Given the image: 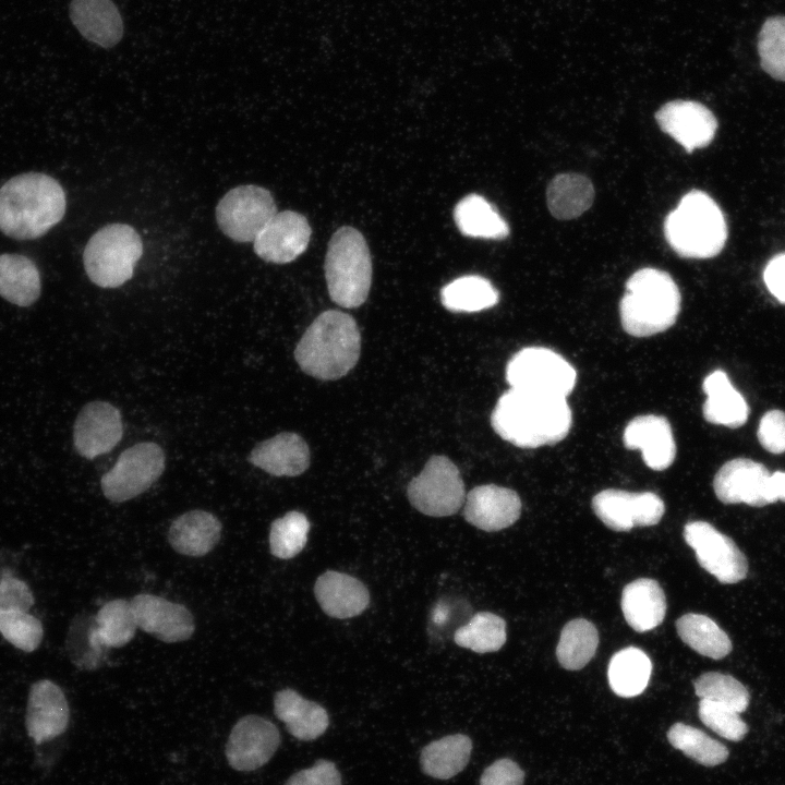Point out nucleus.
Wrapping results in <instances>:
<instances>
[{
    "label": "nucleus",
    "instance_id": "13",
    "mask_svg": "<svg viewBox=\"0 0 785 785\" xmlns=\"http://www.w3.org/2000/svg\"><path fill=\"white\" fill-rule=\"evenodd\" d=\"M596 517L614 531L656 524L663 517V500L652 492L631 493L608 488L592 498Z\"/></svg>",
    "mask_w": 785,
    "mask_h": 785
},
{
    "label": "nucleus",
    "instance_id": "36",
    "mask_svg": "<svg viewBox=\"0 0 785 785\" xmlns=\"http://www.w3.org/2000/svg\"><path fill=\"white\" fill-rule=\"evenodd\" d=\"M680 639L701 655L720 660L732 651V641L710 617L689 613L676 621Z\"/></svg>",
    "mask_w": 785,
    "mask_h": 785
},
{
    "label": "nucleus",
    "instance_id": "28",
    "mask_svg": "<svg viewBox=\"0 0 785 785\" xmlns=\"http://www.w3.org/2000/svg\"><path fill=\"white\" fill-rule=\"evenodd\" d=\"M702 389L706 395L702 408L705 421L733 428L746 423L749 407L724 371L710 373L703 381Z\"/></svg>",
    "mask_w": 785,
    "mask_h": 785
},
{
    "label": "nucleus",
    "instance_id": "39",
    "mask_svg": "<svg viewBox=\"0 0 785 785\" xmlns=\"http://www.w3.org/2000/svg\"><path fill=\"white\" fill-rule=\"evenodd\" d=\"M506 638L505 620L490 612L476 613L454 633L457 645L476 653L498 651Z\"/></svg>",
    "mask_w": 785,
    "mask_h": 785
},
{
    "label": "nucleus",
    "instance_id": "35",
    "mask_svg": "<svg viewBox=\"0 0 785 785\" xmlns=\"http://www.w3.org/2000/svg\"><path fill=\"white\" fill-rule=\"evenodd\" d=\"M651 672L652 663L642 650L625 648L616 652L609 661L608 683L617 696L636 697L648 686Z\"/></svg>",
    "mask_w": 785,
    "mask_h": 785
},
{
    "label": "nucleus",
    "instance_id": "20",
    "mask_svg": "<svg viewBox=\"0 0 785 785\" xmlns=\"http://www.w3.org/2000/svg\"><path fill=\"white\" fill-rule=\"evenodd\" d=\"M463 504L464 519L487 532L510 527L521 514L519 495L495 484L475 486L466 495Z\"/></svg>",
    "mask_w": 785,
    "mask_h": 785
},
{
    "label": "nucleus",
    "instance_id": "3",
    "mask_svg": "<svg viewBox=\"0 0 785 785\" xmlns=\"http://www.w3.org/2000/svg\"><path fill=\"white\" fill-rule=\"evenodd\" d=\"M361 335L355 319L343 312L329 310L307 327L294 350L301 370L322 381L347 375L357 364Z\"/></svg>",
    "mask_w": 785,
    "mask_h": 785
},
{
    "label": "nucleus",
    "instance_id": "34",
    "mask_svg": "<svg viewBox=\"0 0 785 785\" xmlns=\"http://www.w3.org/2000/svg\"><path fill=\"white\" fill-rule=\"evenodd\" d=\"M472 750L471 739L463 734L448 735L425 746L420 763L423 772L438 780H448L468 764Z\"/></svg>",
    "mask_w": 785,
    "mask_h": 785
},
{
    "label": "nucleus",
    "instance_id": "42",
    "mask_svg": "<svg viewBox=\"0 0 785 785\" xmlns=\"http://www.w3.org/2000/svg\"><path fill=\"white\" fill-rule=\"evenodd\" d=\"M693 686L699 698L726 705L738 713L744 712L749 704L748 690L730 675L704 673L695 680Z\"/></svg>",
    "mask_w": 785,
    "mask_h": 785
},
{
    "label": "nucleus",
    "instance_id": "46",
    "mask_svg": "<svg viewBox=\"0 0 785 785\" xmlns=\"http://www.w3.org/2000/svg\"><path fill=\"white\" fill-rule=\"evenodd\" d=\"M758 439L762 447L772 454L785 451V413L770 410L761 418Z\"/></svg>",
    "mask_w": 785,
    "mask_h": 785
},
{
    "label": "nucleus",
    "instance_id": "21",
    "mask_svg": "<svg viewBox=\"0 0 785 785\" xmlns=\"http://www.w3.org/2000/svg\"><path fill=\"white\" fill-rule=\"evenodd\" d=\"M69 705L61 688L43 679L29 690L26 706V729L37 744L61 735L69 723Z\"/></svg>",
    "mask_w": 785,
    "mask_h": 785
},
{
    "label": "nucleus",
    "instance_id": "14",
    "mask_svg": "<svg viewBox=\"0 0 785 785\" xmlns=\"http://www.w3.org/2000/svg\"><path fill=\"white\" fill-rule=\"evenodd\" d=\"M280 734L274 723L258 715H246L232 727L226 757L231 768L253 771L266 764L280 745Z\"/></svg>",
    "mask_w": 785,
    "mask_h": 785
},
{
    "label": "nucleus",
    "instance_id": "6",
    "mask_svg": "<svg viewBox=\"0 0 785 785\" xmlns=\"http://www.w3.org/2000/svg\"><path fill=\"white\" fill-rule=\"evenodd\" d=\"M325 277L330 299L347 309L360 306L367 299L372 283V258L367 244L357 229L342 227L331 237Z\"/></svg>",
    "mask_w": 785,
    "mask_h": 785
},
{
    "label": "nucleus",
    "instance_id": "25",
    "mask_svg": "<svg viewBox=\"0 0 785 785\" xmlns=\"http://www.w3.org/2000/svg\"><path fill=\"white\" fill-rule=\"evenodd\" d=\"M70 17L84 38L102 48L116 46L123 37V20L112 0H72Z\"/></svg>",
    "mask_w": 785,
    "mask_h": 785
},
{
    "label": "nucleus",
    "instance_id": "22",
    "mask_svg": "<svg viewBox=\"0 0 785 785\" xmlns=\"http://www.w3.org/2000/svg\"><path fill=\"white\" fill-rule=\"evenodd\" d=\"M623 442L628 449H640L644 463L663 471L676 457V444L669 422L655 414L639 415L625 427Z\"/></svg>",
    "mask_w": 785,
    "mask_h": 785
},
{
    "label": "nucleus",
    "instance_id": "23",
    "mask_svg": "<svg viewBox=\"0 0 785 785\" xmlns=\"http://www.w3.org/2000/svg\"><path fill=\"white\" fill-rule=\"evenodd\" d=\"M314 595L322 611L338 619L360 615L370 603V593L360 580L334 570H327L317 578Z\"/></svg>",
    "mask_w": 785,
    "mask_h": 785
},
{
    "label": "nucleus",
    "instance_id": "2",
    "mask_svg": "<svg viewBox=\"0 0 785 785\" xmlns=\"http://www.w3.org/2000/svg\"><path fill=\"white\" fill-rule=\"evenodd\" d=\"M65 193L52 177L28 172L0 188V230L16 240L37 239L61 221Z\"/></svg>",
    "mask_w": 785,
    "mask_h": 785
},
{
    "label": "nucleus",
    "instance_id": "10",
    "mask_svg": "<svg viewBox=\"0 0 785 785\" xmlns=\"http://www.w3.org/2000/svg\"><path fill=\"white\" fill-rule=\"evenodd\" d=\"M165 470V454L159 445L144 442L122 451L114 466L102 475L104 495L122 503L148 490Z\"/></svg>",
    "mask_w": 785,
    "mask_h": 785
},
{
    "label": "nucleus",
    "instance_id": "45",
    "mask_svg": "<svg viewBox=\"0 0 785 785\" xmlns=\"http://www.w3.org/2000/svg\"><path fill=\"white\" fill-rule=\"evenodd\" d=\"M698 714L706 727L727 740L739 741L748 732L739 713L726 705L701 699Z\"/></svg>",
    "mask_w": 785,
    "mask_h": 785
},
{
    "label": "nucleus",
    "instance_id": "37",
    "mask_svg": "<svg viewBox=\"0 0 785 785\" xmlns=\"http://www.w3.org/2000/svg\"><path fill=\"white\" fill-rule=\"evenodd\" d=\"M499 300L495 287L478 275L462 276L440 291L442 304L451 312H479L494 306Z\"/></svg>",
    "mask_w": 785,
    "mask_h": 785
},
{
    "label": "nucleus",
    "instance_id": "51",
    "mask_svg": "<svg viewBox=\"0 0 785 785\" xmlns=\"http://www.w3.org/2000/svg\"><path fill=\"white\" fill-rule=\"evenodd\" d=\"M770 483L776 500L785 502V472L776 471L771 474Z\"/></svg>",
    "mask_w": 785,
    "mask_h": 785
},
{
    "label": "nucleus",
    "instance_id": "30",
    "mask_svg": "<svg viewBox=\"0 0 785 785\" xmlns=\"http://www.w3.org/2000/svg\"><path fill=\"white\" fill-rule=\"evenodd\" d=\"M40 274L32 259L21 254H0V297L29 306L39 298Z\"/></svg>",
    "mask_w": 785,
    "mask_h": 785
},
{
    "label": "nucleus",
    "instance_id": "47",
    "mask_svg": "<svg viewBox=\"0 0 785 785\" xmlns=\"http://www.w3.org/2000/svg\"><path fill=\"white\" fill-rule=\"evenodd\" d=\"M34 604V595L26 582L4 575L0 578V611H28Z\"/></svg>",
    "mask_w": 785,
    "mask_h": 785
},
{
    "label": "nucleus",
    "instance_id": "7",
    "mask_svg": "<svg viewBox=\"0 0 785 785\" xmlns=\"http://www.w3.org/2000/svg\"><path fill=\"white\" fill-rule=\"evenodd\" d=\"M142 253V240L134 228L107 225L88 240L83 254L84 268L95 285L117 288L132 277Z\"/></svg>",
    "mask_w": 785,
    "mask_h": 785
},
{
    "label": "nucleus",
    "instance_id": "15",
    "mask_svg": "<svg viewBox=\"0 0 785 785\" xmlns=\"http://www.w3.org/2000/svg\"><path fill=\"white\" fill-rule=\"evenodd\" d=\"M768 469L760 462L736 458L724 463L713 480L716 497L724 504L762 507L776 502Z\"/></svg>",
    "mask_w": 785,
    "mask_h": 785
},
{
    "label": "nucleus",
    "instance_id": "27",
    "mask_svg": "<svg viewBox=\"0 0 785 785\" xmlns=\"http://www.w3.org/2000/svg\"><path fill=\"white\" fill-rule=\"evenodd\" d=\"M620 606L627 624L633 630L644 632L664 620L666 599L657 581L640 578L624 588Z\"/></svg>",
    "mask_w": 785,
    "mask_h": 785
},
{
    "label": "nucleus",
    "instance_id": "29",
    "mask_svg": "<svg viewBox=\"0 0 785 785\" xmlns=\"http://www.w3.org/2000/svg\"><path fill=\"white\" fill-rule=\"evenodd\" d=\"M274 711L289 733L300 740L319 737L329 724L327 711L322 705L289 688L276 692Z\"/></svg>",
    "mask_w": 785,
    "mask_h": 785
},
{
    "label": "nucleus",
    "instance_id": "40",
    "mask_svg": "<svg viewBox=\"0 0 785 785\" xmlns=\"http://www.w3.org/2000/svg\"><path fill=\"white\" fill-rule=\"evenodd\" d=\"M669 744L696 762L714 766L726 761V746L704 732L684 723L674 724L667 732Z\"/></svg>",
    "mask_w": 785,
    "mask_h": 785
},
{
    "label": "nucleus",
    "instance_id": "32",
    "mask_svg": "<svg viewBox=\"0 0 785 785\" xmlns=\"http://www.w3.org/2000/svg\"><path fill=\"white\" fill-rule=\"evenodd\" d=\"M594 200L591 180L580 173H560L547 185L546 202L551 214L560 220L579 217Z\"/></svg>",
    "mask_w": 785,
    "mask_h": 785
},
{
    "label": "nucleus",
    "instance_id": "17",
    "mask_svg": "<svg viewBox=\"0 0 785 785\" xmlns=\"http://www.w3.org/2000/svg\"><path fill=\"white\" fill-rule=\"evenodd\" d=\"M137 628L167 643L190 639L195 625L193 615L182 604L142 593L131 601Z\"/></svg>",
    "mask_w": 785,
    "mask_h": 785
},
{
    "label": "nucleus",
    "instance_id": "26",
    "mask_svg": "<svg viewBox=\"0 0 785 785\" xmlns=\"http://www.w3.org/2000/svg\"><path fill=\"white\" fill-rule=\"evenodd\" d=\"M221 522L205 510H191L179 516L170 526L168 540L179 554L201 557L208 554L218 543Z\"/></svg>",
    "mask_w": 785,
    "mask_h": 785
},
{
    "label": "nucleus",
    "instance_id": "41",
    "mask_svg": "<svg viewBox=\"0 0 785 785\" xmlns=\"http://www.w3.org/2000/svg\"><path fill=\"white\" fill-rule=\"evenodd\" d=\"M310 527L306 516L300 511H289L274 520L269 529L270 553L281 559L297 556L306 544Z\"/></svg>",
    "mask_w": 785,
    "mask_h": 785
},
{
    "label": "nucleus",
    "instance_id": "19",
    "mask_svg": "<svg viewBox=\"0 0 785 785\" xmlns=\"http://www.w3.org/2000/svg\"><path fill=\"white\" fill-rule=\"evenodd\" d=\"M120 411L106 401L86 403L73 426V443L84 458L93 459L109 452L122 438Z\"/></svg>",
    "mask_w": 785,
    "mask_h": 785
},
{
    "label": "nucleus",
    "instance_id": "8",
    "mask_svg": "<svg viewBox=\"0 0 785 785\" xmlns=\"http://www.w3.org/2000/svg\"><path fill=\"white\" fill-rule=\"evenodd\" d=\"M506 379L510 388L566 398L575 388L577 372L557 352L527 347L509 360Z\"/></svg>",
    "mask_w": 785,
    "mask_h": 785
},
{
    "label": "nucleus",
    "instance_id": "9",
    "mask_svg": "<svg viewBox=\"0 0 785 785\" xmlns=\"http://www.w3.org/2000/svg\"><path fill=\"white\" fill-rule=\"evenodd\" d=\"M408 499L431 517L456 514L464 503V484L457 466L445 456H432L407 488Z\"/></svg>",
    "mask_w": 785,
    "mask_h": 785
},
{
    "label": "nucleus",
    "instance_id": "4",
    "mask_svg": "<svg viewBox=\"0 0 785 785\" xmlns=\"http://www.w3.org/2000/svg\"><path fill=\"white\" fill-rule=\"evenodd\" d=\"M680 292L666 271L641 268L626 282L619 311L624 330L649 337L672 327L680 311Z\"/></svg>",
    "mask_w": 785,
    "mask_h": 785
},
{
    "label": "nucleus",
    "instance_id": "50",
    "mask_svg": "<svg viewBox=\"0 0 785 785\" xmlns=\"http://www.w3.org/2000/svg\"><path fill=\"white\" fill-rule=\"evenodd\" d=\"M763 279L769 291L785 303V253L774 256L765 266Z\"/></svg>",
    "mask_w": 785,
    "mask_h": 785
},
{
    "label": "nucleus",
    "instance_id": "43",
    "mask_svg": "<svg viewBox=\"0 0 785 785\" xmlns=\"http://www.w3.org/2000/svg\"><path fill=\"white\" fill-rule=\"evenodd\" d=\"M758 53L764 72L785 81V16H771L763 23L758 36Z\"/></svg>",
    "mask_w": 785,
    "mask_h": 785
},
{
    "label": "nucleus",
    "instance_id": "5",
    "mask_svg": "<svg viewBox=\"0 0 785 785\" xmlns=\"http://www.w3.org/2000/svg\"><path fill=\"white\" fill-rule=\"evenodd\" d=\"M669 246L685 258H711L725 246L727 225L723 212L706 193L685 194L664 221Z\"/></svg>",
    "mask_w": 785,
    "mask_h": 785
},
{
    "label": "nucleus",
    "instance_id": "48",
    "mask_svg": "<svg viewBox=\"0 0 785 785\" xmlns=\"http://www.w3.org/2000/svg\"><path fill=\"white\" fill-rule=\"evenodd\" d=\"M285 785H341V776L333 762L318 760L313 766L294 773Z\"/></svg>",
    "mask_w": 785,
    "mask_h": 785
},
{
    "label": "nucleus",
    "instance_id": "38",
    "mask_svg": "<svg viewBox=\"0 0 785 785\" xmlns=\"http://www.w3.org/2000/svg\"><path fill=\"white\" fill-rule=\"evenodd\" d=\"M599 644V632L587 619L577 618L567 623L556 648L559 664L569 671L584 667L594 656Z\"/></svg>",
    "mask_w": 785,
    "mask_h": 785
},
{
    "label": "nucleus",
    "instance_id": "12",
    "mask_svg": "<svg viewBox=\"0 0 785 785\" xmlns=\"http://www.w3.org/2000/svg\"><path fill=\"white\" fill-rule=\"evenodd\" d=\"M684 539L695 551L700 566L721 583L744 580L748 563L735 542L705 521H691L684 528Z\"/></svg>",
    "mask_w": 785,
    "mask_h": 785
},
{
    "label": "nucleus",
    "instance_id": "18",
    "mask_svg": "<svg viewBox=\"0 0 785 785\" xmlns=\"http://www.w3.org/2000/svg\"><path fill=\"white\" fill-rule=\"evenodd\" d=\"M312 230L307 219L292 210L277 213L254 239V251L264 261L286 264L307 247Z\"/></svg>",
    "mask_w": 785,
    "mask_h": 785
},
{
    "label": "nucleus",
    "instance_id": "31",
    "mask_svg": "<svg viewBox=\"0 0 785 785\" xmlns=\"http://www.w3.org/2000/svg\"><path fill=\"white\" fill-rule=\"evenodd\" d=\"M137 629L131 602L117 599L104 604L96 615V626L89 633V645L96 652L102 648H120L129 643Z\"/></svg>",
    "mask_w": 785,
    "mask_h": 785
},
{
    "label": "nucleus",
    "instance_id": "1",
    "mask_svg": "<svg viewBox=\"0 0 785 785\" xmlns=\"http://www.w3.org/2000/svg\"><path fill=\"white\" fill-rule=\"evenodd\" d=\"M572 423L566 398L516 388L505 391L491 414L493 430L521 448H538L563 440Z\"/></svg>",
    "mask_w": 785,
    "mask_h": 785
},
{
    "label": "nucleus",
    "instance_id": "33",
    "mask_svg": "<svg viewBox=\"0 0 785 785\" xmlns=\"http://www.w3.org/2000/svg\"><path fill=\"white\" fill-rule=\"evenodd\" d=\"M455 222L467 237L502 240L509 227L493 205L479 194H469L455 207Z\"/></svg>",
    "mask_w": 785,
    "mask_h": 785
},
{
    "label": "nucleus",
    "instance_id": "24",
    "mask_svg": "<svg viewBox=\"0 0 785 785\" xmlns=\"http://www.w3.org/2000/svg\"><path fill=\"white\" fill-rule=\"evenodd\" d=\"M249 461L275 476H298L310 466V449L299 434L283 432L257 444Z\"/></svg>",
    "mask_w": 785,
    "mask_h": 785
},
{
    "label": "nucleus",
    "instance_id": "16",
    "mask_svg": "<svg viewBox=\"0 0 785 785\" xmlns=\"http://www.w3.org/2000/svg\"><path fill=\"white\" fill-rule=\"evenodd\" d=\"M661 130L671 135L686 152L708 146L714 138L717 121L712 111L693 100H672L655 113Z\"/></svg>",
    "mask_w": 785,
    "mask_h": 785
},
{
    "label": "nucleus",
    "instance_id": "44",
    "mask_svg": "<svg viewBox=\"0 0 785 785\" xmlns=\"http://www.w3.org/2000/svg\"><path fill=\"white\" fill-rule=\"evenodd\" d=\"M0 633L15 648L24 652L35 651L41 642L43 625L27 611H0Z\"/></svg>",
    "mask_w": 785,
    "mask_h": 785
},
{
    "label": "nucleus",
    "instance_id": "11",
    "mask_svg": "<svg viewBox=\"0 0 785 785\" xmlns=\"http://www.w3.org/2000/svg\"><path fill=\"white\" fill-rule=\"evenodd\" d=\"M277 213L268 190L246 184L222 196L216 207V219L220 230L230 239L251 242Z\"/></svg>",
    "mask_w": 785,
    "mask_h": 785
},
{
    "label": "nucleus",
    "instance_id": "49",
    "mask_svg": "<svg viewBox=\"0 0 785 785\" xmlns=\"http://www.w3.org/2000/svg\"><path fill=\"white\" fill-rule=\"evenodd\" d=\"M523 780L521 768L515 761L504 758L484 770L480 785H523Z\"/></svg>",
    "mask_w": 785,
    "mask_h": 785
}]
</instances>
